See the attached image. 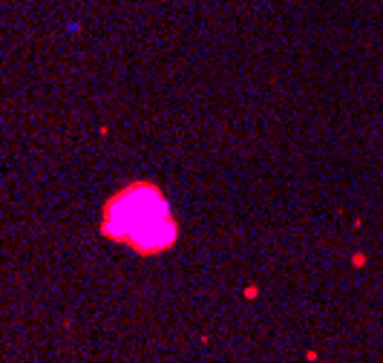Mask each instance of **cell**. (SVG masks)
I'll use <instances>...</instances> for the list:
<instances>
[{
    "instance_id": "1",
    "label": "cell",
    "mask_w": 383,
    "mask_h": 363,
    "mask_svg": "<svg viewBox=\"0 0 383 363\" xmlns=\"http://www.w3.org/2000/svg\"><path fill=\"white\" fill-rule=\"evenodd\" d=\"M101 231L138 254H159L176 242L179 225L156 184H130L107 202Z\"/></svg>"
}]
</instances>
